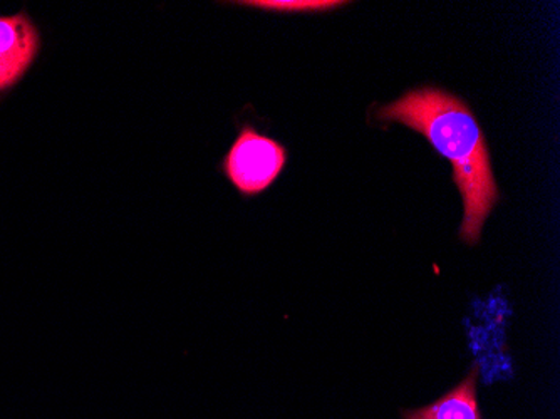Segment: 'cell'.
<instances>
[{
	"instance_id": "cell-1",
	"label": "cell",
	"mask_w": 560,
	"mask_h": 419,
	"mask_svg": "<svg viewBox=\"0 0 560 419\" xmlns=\"http://www.w3.org/2000/svg\"><path fill=\"white\" fill-rule=\"evenodd\" d=\"M380 118L415 129L452 163L453 182L465 207L460 238L465 244H477L486 220L499 201V188L486 137L474 112L460 97L446 91L421 88L381 108Z\"/></svg>"
},
{
	"instance_id": "cell-2",
	"label": "cell",
	"mask_w": 560,
	"mask_h": 419,
	"mask_svg": "<svg viewBox=\"0 0 560 419\" xmlns=\"http://www.w3.org/2000/svg\"><path fill=\"white\" fill-rule=\"evenodd\" d=\"M285 162L288 151L282 144L245 126L223 160V172L241 194L252 197L276 182Z\"/></svg>"
},
{
	"instance_id": "cell-5",
	"label": "cell",
	"mask_w": 560,
	"mask_h": 419,
	"mask_svg": "<svg viewBox=\"0 0 560 419\" xmlns=\"http://www.w3.org/2000/svg\"><path fill=\"white\" fill-rule=\"evenodd\" d=\"M342 4L345 2H335V0H254V2H242V5L284 12L327 11V9H335Z\"/></svg>"
},
{
	"instance_id": "cell-3",
	"label": "cell",
	"mask_w": 560,
	"mask_h": 419,
	"mask_svg": "<svg viewBox=\"0 0 560 419\" xmlns=\"http://www.w3.org/2000/svg\"><path fill=\"white\" fill-rule=\"evenodd\" d=\"M40 37L30 15H0V59L24 75L39 53Z\"/></svg>"
},
{
	"instance_id": "cell-4",
	"label": "cell",
	"mask_w": 560,
	"mask_h": 419,
	"mask_svg": "<svg viewBox=\"0 0 560 419\" xmlns=\"http://www.w3.org/2000/svg\"><path fill=\"white\" fill-rule=\"evenodd\" d=\"M478 368H471L460 384L420 409L402 411V419H483L477 396Z\"/></svg>"
},
{
	"instance_id": "cell-6",
	"label": "cell",
	"mask_w": 560,
	"mask_h": 419,
	"mask_svg": "<svg viewBox=\"0 0 560 419\" xmlns=\"http://www.w3.org/2000/svg\"><path fill=\"white\" fill-rule=\"evenodd\" d=\"M21 80V75L9 68L2 59H0V91L9 90V88L15 86Z\"/></svg>"
}]
</instances>
